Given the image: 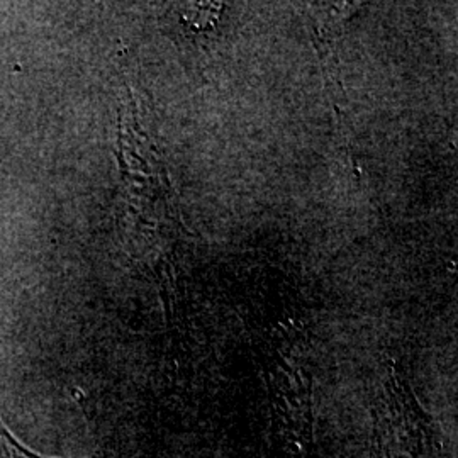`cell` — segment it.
<instances>
[{"mask_svg": "<svg viewBox=\"0 0 458 458\" xmlns=\"http://www.w3.org/2000/svg\"><path fill=\"white\" fill-rule=\"evenodd\" d=\"M0 442L4 445L9 458H49L39 455V454L33 452L30 446L22 445V442L11 431V428L4 423L2 416H0Z\"/></svg>", "mask_w": 458, "mask_h": 458, "instance_id": "cell-1", "label": "cell"}]
</instances>
